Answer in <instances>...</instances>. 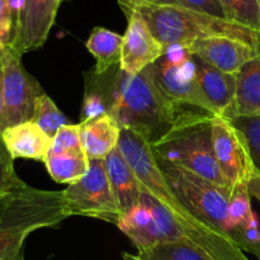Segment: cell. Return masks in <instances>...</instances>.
<instances>
[{
	"instance_id": "obj_1",
	"label": "cell",
	"mask_w": 260,
	"mask_h": 260,
	"mask_svg": "<svg viewBox=\"0 0 260 260\" xmlns=\"http://www.w3.org/2000/svg\"><path fill=\"white\" fill-rule=\"evenodd\" d=\"M182 107L160 89L150 66L136 75L116 66L109 70V109L119 127L149 142L161 136Z\"/></svg>"
},
{
	"instance_id": "obj_2",
	"label": "cell",
	"mask_w": 260,
	"mask_h": 260,
	"mask_svg": "<svg viewBox=\"0 0 260 260\" xmlns=\"http://www.w3.org/2000/svg\"><path fill=\"white\" fill-rule=\"evenodd\" d=\"M118 149L139 179L141 192L156 200L185 229L200 236L216 250L234 260H250L228 238L198 217L172 187L152 152L150 142L131 129L122 128Z\"/></svg>"
},
{
	"instance_id": "obj_3",
	"label": "cell",
	"mask_w": 260,
	"mask_h": 260,
	"mask_svg": "<svg viewBox=\"0 0 260 260\" xmlns=\"http://www.w3.org/2000/svg\"><path fill=\"white\" fill-rule=\"evenodd\" d=\"M212 118L213 114L205 111L182 107L167 131L150 146L157 161L193 173L233 196L216 160Z\"/></svg>"
},
{
	"instance_id": "obj_4",
	"label": "cell",
	"mask_w": 260,
	"mask_h": 260,
	"mask_svg": "<svg viewBox=\"0 0 260 260\" xmlns=\"http://www.w3.org/2000/svg\"><path fill=\"white\" fill-rule=\"evenodd\" d=\"M118 5L119 8H128L139 13L164 47H188L201 38L217 36L238 38L260 46V33L206 13L141 0H118Z\"/></svg>"
},
{
	"instance_id": "obj_5",
	"label": "cell",
	"mask_w": 260,
	"mask_h": 260,
	"mask_svg": "<svg viewBox=\"0 0 260 260\" xmlns=\"http://www.w3.org/2000/svg\"><path fill=\"white\" fill-rule=\"evenodd\" d=\"M69 216L62 190L24 187L0 202V260L22 250L28 236L41 229L57 228Z\"/></svg>"
},
{
	"instance_id": "obj_6",
	"label": "cell",
	"mask_w": 260,
	"mask_h": 260,
	"mask_svg": "<svg viewBox=\"0 0 260 260\" xmlns=\"http://www.w3.org/2000/svg\"><path fill=\"white\" fill-rule=\"evenodd\" d=\"M117 228L134 243L139 251L157 244L188 239L210 251L218 260H234L185 229L156 200L145 193H142L139 207L123 216Z\"/></svg>"
},
{
	"instance_id": "obj_7",
	"label": "cell",
	"mask_w": 260,
	"mask_h": 260,
	"mask_svg": "<svg viewBox=\"0 0 260 260\" xmlns=\"http://www.w3.org/2000/svg\"><path fill=\"white\" fill-rule=\"evenodd\" d=\"M157 162L183 202L198 217L235 244L236 225L231 212V196L193 173Z\"/></svg>"
},
{
	"instance_id": "obj_8",
	"label": "cell",
	"mask_w": 260,
	"mask_h": 260,
	"mask_svg": "<svg viewBox=\"0 0 260 260\" xmlns=\"http://www.w3.org/2000/svg\"><path fill=\"white\" fill-rule=\"evenodd\" d=\"M157 85L175 104L205 111L215 116L200 85L193 55L182 46L165 47V52L150 66Z\"/></svg>"
},
{
	"instance_id": "obj_9",
	"label": "cell",
	"mask_w": 260,
	"mask_h": 260,
	"mask_svg": "<svg viewBox=\"0 0 260 260\" xmlns=\"http://www.w3.org/2000/svg\"><path fill=\"white\" fill-rule=\"evenodd\" d=\"M68 216L99 218L118 225L122 218L116 202L104 160H90L86 174L62 190Z\"/></svg>"
},
{
	"instance_id": "obj_10",
	"label": "cell",
	"mask_w": 260,
	"mask_h": 260,
	"mask_svg": "<svg viewBox=\"0 0 260 260\" xmlns=\"http://www.w3.org/2000/svg\"><path fill=\"white\" fill-rule=\"evenodd\" d=\"M20 58L22 56L9 47L0 52L4 99L3 131L8 127L32 121L37 99L45 94L40 83L25 70Z\"/></svg>"
},
{
	"instance_id": "obj_11",
	"label": "cell",
	"mask_w": 260,
	"mask_h": 260,
	"mask_svg": "<svg viewBox=\"0 0 260 260\" xmlns=\"http://www.w3.org/2000/svg\"><path fill=\"white\" fill-rule=\"evenodd\" d=\"M212 140L218 168L230 192L248 188L256 172L244 135L229 118L213 116Z\"/></svg>"
},
{
	"instance_id": "obj_12",
	"label": "cell",
	"mask_w": 260,
	"mask_h": 260,
	"mask_svg": "<svg viewBox=\"0 0 260 260\" xmlns=\"http://www.w3.org/2000/svg\"><path fill=\"white\" fill-rule=\"evenodd\" d=\"M15 13L9 48L23 56L45 45L55 24L58 0H10Z\"/></svg>"
},
{
	"instance_id": "obj_13",
	"label": "cell",
	"mask_w": 260,
	"mask_h": 260,
	"mask_svg": "<svg viewBox=\"0 0 260 260\" xmlns=\"http://www.w3.org/2000/svg\"><path fill=\"white\" fill-rule=\"evenodd\" d=\"M127 19V28L122 42L119 69L136 75L151 66L165 52V47L156 40L144 18L135 10L121 8Z\"/></svg>"
},
{
	"instance_id": "obj_14",
	"label": "cell",
	"mask_w": 260,
	"mask_h": 260,
	"mask_svg": "<svg viewBox=\"0 0 260 260\" xmlns=\"http://www.w3.org/2000/svg\"><path fill=\"white\" fill-rule=\"evenodd\" d=\"M185 48L192 55L228 74H236L260 53V46L222 36L201 38Z\"/></svg>"
},
{
	"instance_id": "obj_15",
	"label": "cell",
	"mask_w": 260,
	"mask_h": 260,
	"mask_svg": "<svg viewBox=\"0 0 260 260\" xmlns=\"http://www.w3.org/2000/svg\"><path fill=\"white\" fill-rule=\"evenodd\" d=\"M200 85L215 116L233 117L236 94V74H228L193 55Z\"/></svg>"
},
{
	"instance_id": "obj_16",
	"label": "cell",
	"mask_w": 260,
	"mask_h": 260,
	"mask_svg": "<svg viewBox=\"0 0 260 260\" xmlns=\"http://www.w3.org/2000/svg\"><path fill=\"white\" fill-rule=\"evenodd\" d=\"M104 164L112 192L123 217L141 203L142 192L139 179L118 146L104 159Z\"/></svg>"
},
{
	"instance_id": "obj_17",
	"label": "cell",
	"mask_w": 260,
	"mask_h": 260,
	"mask_svg": "<svg viewBox=\"0 0 260 260\" xmlns=\"http://www.w3.org/2000/svg\"><path fill=\"white\" fill-rule=\"evenodd\" d=\"M13 159H32L45 162L52 139L33 121L8 127L0 135Z\"/></svg>"
},
{
	"instance_id": "obj_18",
	"label": "cell",
	"mask_w": 260,
	"mask_h": 260,
	"mask_svg": "<svg viewBox=\"0 0 260 260\" xmlns=\"http://www.w3.org/2000/svg\"><path fill=\"white\" fill-rule=\"evenodd\" d=\"M81 142L88 160H104L117 146L121 127L109 113L80 122Z\"/></svg>"
},
{
	"instance_id": "obj_19",
	"label": "cell",
	"mask_w": 260,
	"mask_h": 260,
	"mask_svg": "<svg viewBox=\"0 0 260 260\" xmlns=\"http://www.w3.org/2000/svg\"><path fill=\"white\" fill-rule=\"evenodd\" d=\"M260 116V53L236 73L233 117Z\"/></svg>"
},
{
	"instance_id": "obj_20",
	"label": "cell",
	"mask_w": 260,
	"mask_h": 260,
	"mask_svg": "<svg viewBox=\"0 0 260 260\" xmlns=\"http://www.w3.org/2000/svg\"><path fill=\"white\" fill-rule=\"evenodd\" d=\"M122 42L123 36L104 27H95L91 30L85 46L86 50L95 58L94 74L103 75L116 66H119Z\"/></svg>"
},
{
	"instance_id": "obj_21",
	"label": "cell",
	"mask_w": 260,
	"mask_h": 260,
	"mask_svg": "<svg viewBox=\"0 0 260 260\" xmlns=\"http://www.w3.org/2000/svg\"><path fill=\"white\" fill-rule=\"evenodd\" d=\"M45 167L56 183L74 184L86 174L89 160L84 152H52L46 156Z\"/></svg>"
},
{
	"instance_id": "obj_22",
	"label": "cell",
	"mask_w": 260,
	"mask_h": 260,
	"mask_svg": "<svg viewBox=\"0 0 260 260\" xmlns=\"http://www.w3.org/2000/svg\"><path fill=\"white\" fill-rule=\"evenodd\" d=\"M142 260H218L210 251L184 239L157 244L139 251Z\"/></svg>"
},
{
	"instance_id": "obj_23",
	"label": "cell",
	"mask_w": 260,
	"mask_h": 260,
	"mask_svg": "<svg viewBox=\"0 0 260 260\" xmlns=\"http://www.w3.org/2000/svg\"><path fill=\"white\" fill-rule=\"evenodd\" d=\"M226 19L260 33V0H218Z\"/></svg>"
},
{
	"instance_id": "obj_24",
	"label": "cell",
	"mask_w": 260,
	"mask_h": 260,
	"mask_svg": "<svg viewBox=\"0 0 260 260\" xmlns=\"http://www.w3.org/2000/svg\"><path fill=\"white\" fill-rule=\"evenodd\" d=\"M32 121L38 124L40 128L46 132L51 139H53L61 127L69 124L65 114L58 109V107L46 93L37 99Z\"/></svg>"
},
{
	"instance_id": "obj_25",
	"label": "cell",
	"mask_w": 260,
	"mask_h": 260,
	"mask_svg": "<svg viewBox=\"0 0 260 260\" xmlns=\"http://www.w3.org/2000/svg\"><path fill=\"white\" fill-rule=\"evenodd\" d=\"M230 122L245 137L251 161L256 174H260V116L234 117Z\"/></svg>"
},
{
	"instance_id": "obj_26",
	"label": "cell",
	"mask_w": 260,
	"mask_h": 260,
	"mask_svg": "<svg viewBox=\"0 0 260 260\" xmlns=\"http://www.w3.org/2000/svg\"><path fill=\"white\" fill-rule=\"evenodd\" d=\"M24 185L25 183L18 177L14 169V159L10 156L0 137V202Z\"/></svg>"
},
{
	"instance_id": "obj_27",
	"label": "cell",
	"mask_w": 260,
	"mask_h": 260,
	"mask_svg": "<svg viewBox=\"0 0 260 260\" xmlns=\"http://www.w3.org/2000/svg\"><path fill=\"white\" fill-rule=\"evenodd\" d=\"M52 152H84L81 142V127L78 124H65L52 139ZM85 154V152H84Z\"/></svg>"
},
{
	"instance_id": "obj_28",
	"label": "cell",
	"mask_w": 260,
	"mask_h": 260,
	"mask_svg": "<svg viewBox=\"0 0 260 260\" xmlns=\"http://www.w3.org/2000/svg\"><path fill=\"white\" fill-rule=\"evenodd\" d=\"M159 4L174 5V7L185 8L200 13L213 15V17L226 19L225 12L218 3V0H159Z\"/></svg>"
},
{
	"instance_id": "obj_29",
	"label": "cell",
	"mask_w": 260,
	"mask_h": 260,
	"mask_svg": "<svg viewBox=\"0 0 260 260\" xmlns=\"http://www.w3.org/2000/svg\"><path fill=\"white\" fill-rule=\"evenodd\" d=\"M13 13L10 0H0V52L7 50L12 41L15 20Z\"/></svg>"
},
{
	"instance_id": "obj_30",
	"label": "cell",
	"mask_w": 260,
	"mask_h": 260,
	"mask_svg": "<svg viewBox=\"0 0 260 260\" xmlns=\"http://www.w3.org/2000/svg\"><path fill=\"white\" fill-rule=\"evenodd\" d=\"M248 190L251 197H254L260 202V174H255L251 178L248 184Z\"/></svg>"
},
{
	"instance_id": "obj_31",
	"label": "cell",
	"mask_w": 260,
	"mask_h": 260,
	"mask_svg": "<svg viewBox=\"0 0 260 260\" xmlns=\"http://www.w3.org/2000/svg\"><path fill=\"white\" fill-rule=\"evenodd\" d=\"M3 113H4V99H3L2 66H0V135H2V131H3Z\"/></svg>"
},
{
	"instance_id": "obj_32",
	"label": "cell",
	"mask_w": 260,
	"mask_h": 260,
	"mask_svg": "<svg viewBox=\"0 0 260 260\" xmlns=\"http://www.w3.org/2000/svg\"><path fill=\"white\" fill-rule=\"evenodd\" d=\"M22 256H24V254H23V249L22 250L17 251V253H14L13 255H10L9 258H7L5 260H19Z\"/></svg>"
},
{
	"instance_id": "obj_33",
	"label": "cell",
	"mask_w": 260,
	"mask_h": 260,
	"mask_svg": "<svg viewBox=\"0 0 260 260\" xmlns=\"http://www.w3.org/2000/svg\"><path fill=\"white\" fill-rule=\"evenodd\" d=\"M123 260H142L139 255H132L129 253H123Z\"/></svg>"
},
{
	"instance_id": "obj_34",
	"label": "cell",
	"mask_w": 260,
	"mask_h": 260,
	"mask_svg": "<svg viewBox=\"0 0 260 260\" xmlns=\"http://www.w3.org/2000/svg\"><path fill=\"white\" fill-rule=\"evenodd\" d=\"M141 2H146V3H155V4H159V0H141Z\"/></svg>"
},
{
	"instance_id": "obj_35",
	"label": "cell",
	"mask_w": 260,
	"mask_h": 260,
	"mask_svg": "<svg viewBox=\"0 0 260 260\" xmlns=\"http://www.w3.org/2000/svg\"><path fill=\"white\" fill-rule=\"evenodd\" d=\"M58 2H60V4H61V3H63V2H66V0H58Z\"/></svg>"
},
{
	"instance_id": "obj_36",
	"label": "cell",
	"mask_w": 260,
	"mask_h": 260,
	"mask_svg": "<svg viewBox=\"0 0 260 260\" xmlns=\"http://www.w3.org/2000/svg\"><path fill=\"white\" fill-rule=\"evenodd\" d=\"M19 260H24V256H22V258H20Z\"/></svg>"
},
{
	"instance_id": "obj_37",
	"label": "cell",
	"mask_w": 260,
	"mask_h": 260,
	"mask_svg": "<svg viewBox=\"0 0 260 260\" xmlns=\"http://www.w3.org/2000/svg\"><path fill=\"white\" fill-rule=\"evenodd\" d=\"M47 260H51V259H47Z\"/></svg>"
}]
</instances>
